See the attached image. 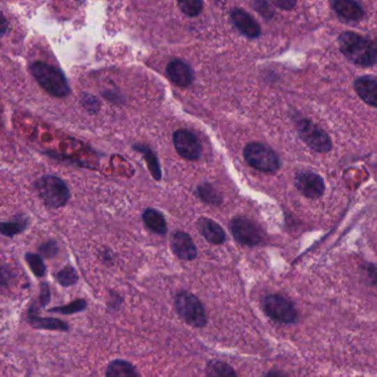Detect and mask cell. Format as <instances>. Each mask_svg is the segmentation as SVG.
Segmentation results:
<instances>
[{"label":"cell","instance_id":"obj_11","mask_svg":"<svg viewBox=\"0 0 377 377\" xmlns=\"http://www.w3.org/2000/svg\"><path fill=\"white\" fill-rule=\"evenodd\" d=\"M230 18L235 24V27L249 39H256L261 33L257 20L250 16L244 9L233 8L230 13Z\"/></svg>","mask_w":377,"mask_h":377},{"label":"cell","instance_id":"obj_32","mask_svg":"<svg viewBox=\"0 0 377 377\" xmlns=\"http://www.w3.org/2000/svg\"><path fill=\"white\" fill-rule=\"evenodd\" d=\"M50 289L47 284H41V293H40V307H46L49 302H50Z\"/></svg>","mask_w":377,"mask_h":377},{"label":"cell","instance_id":"obj_34","mask_svg":"<svg viewBox=\"0 0 377 377\" xmlns=\"http://www.w3.org/2000/svg\"><path fill=\"white\" fill-rule=\"evenodd\" d=\"M266 377H286V375L282 372H279V371H271V372L268 373L267 376Z\"/></svg>","mask_w":377,"mask_h":377},{"label":"cell","instance_id":"obj_8","mask_svg":"<svg viewBox=\"0 0 377 377\" xmlns=\"http://www.w3.org/2000/svg\"><path fill=\"white\" fill-rule=\"evenodd\" d=\"M263 309L268 316L282 323H292L297 318V310L289 299L272 295L266 298Z\"/></svg>","mask_w":377,"mask_h":377},{"label":"cell","instance_id":"obj_26","mask_svg":"<svg viewBox=\"0 0 377 377\" xmlns=\"http://www.w3.org/2000/svg\"><path fill=\"white\" fill-rule=\"evenodd\" d=\"M86 300L78 299L73 301V302L69 303V305H63V307H58V308L50 309L49 312L50 313H60V314H65V316H69V314H75V313L82 312L86 310Z\"/></svg>","mask_w":377,"mask_h":377},{"label":"cell","instance_id":"obj_7","mask_svg":"<svg viewBox=\"0 0 377 377\" xmlns=\"http://www.w3.org/2000/svg\"><path fill=\"white\" fill-rule=\"evenodd\" d=\"M230 230L237 243L254 247L263 244L265 235L259 226L246 217H236L229 224Z\"/></svg>","mask_w":377,"mask_h":377},{"label":"cell","instance_id":"obj_19","mask_svg":"<svg viewBox=\"0 0 377 377\" xmlns=\"http://www.w3.org/2000/svg\"><path fill=\"white\" fill-rule=\"evenodd\" d=\"M30 325L38 330H51V331L68 332L70 330L67 322L56 318H40L38 316H29Z\"/></svg>","mask_w":377,"mask_h":377},{"label":"cell","instance_id":"obj_30","mask_svg":"<svg viewBox=\"0 0 377 377\" xmlns=\"http://www.w3.org/2000/svg\"><path fill=\"white\" fill-rule=\"evenodd\" d=\"M363 272L369 284H372V286L377 284V265L367 263V265L364 267Z\"/></svg>","mask_w":377,"mask_h":377},{"label":"cell","instance_id":"obj_22","mask_svg":"<svg viewBox=\"0 0 377 377\" xmlns=\"http://www.w3.org/2000/svg\"><path fill=\"white\" fill-rule=\"evenodd\" d=\"M196 194L203 203H210V205H220L222 203V196L210 184H203L198 186Z\"/></svg>","mask_w":377,"mask_h":377},{"label":"cell","instance_id":"obj_2","mask_svg":"<svg viewBox=\"0 0 377 377\" xmlns=\"http://www.w3.org/2000/svg\"><path fill=\"white\" fill-rule=\"evenodd\" d=\"M30 71L39 86L51 95L65 98L71 92L65 75L54 66L48 65L46 62H33V65L30 66Z\"/></svg>","mask_w":377,"mask_h":377},{"label":"cell","instance_id":"obj_10","mask_svg":"<svg viewBox=\"0 0 377 377\" xmlns=\"http://www.w3.org/2000/svg\"><path fill=\"white\" fill-rule=\"evenodd\" d=\"M295 186L300 193L311 199L321 197L325 190L322 177L313 171H300L295 176Z\"/></svg>","mask_w":377,"mask_h":377},{"label":"cell","instance_id":"obj_16","mask_svg":"<svg viewBox=\"0 0 377 377\" xmlns=\"http://www.w3.org/2000/svg\"><path fill=\"white\" fill-rule=\"evenodd\" d=\"M356 93L367 105L377 107V80L372 77H361L354 82Z\"/></svg>","mask_w":377,"mask_h":377},{"label":"cell","instance_id":"obj_6","mask_svg":"<svg viewBox=\"0 0 377 377\" xmlns=\"http://www.w3.org/2000/svg\"><path fill=\"white\" fill-rule=\"evenodd\" d=\"M295 126L299 137L311 150L318 153H328L331 151V139L321 126L313 123L309 118H300L295 122Z\"/></svg>","mask_w":377,"mask_h":377},{"label":"cell","instance_id":"obj_21","mask_svg":"<svg viewBox=\"0 0 377 377\" xmlns=\"http://www.w3.org/2000/svg\"><path fill=\"white\" fill-rule=\"evenodd\" d=\"M207 377H238L236 374L235 369L230 367L229 364L220 360H213L208 362L206 367Z\"/></svg>","mask_w":377,"mask_h":377},{"label":"cell","instance_id":"obj_23","mask_svg":"<svg viewBox=\"0 0 377 377\" xmlns=\"http://www.w3.org/2000/svg\"><path fill=\"white\" fill-rule=\"evenodd\" d=\"M26 263L29 266L30 270L33 271V275L38 278H43L46 276L47 267L43 263L41 256L37 254H33V252H28L26 256Z\"/></svg>","mask_w":377,"mask_h":377},{"label":"cell","instance_id":"obj_13","mask_svg":"<svg viewBox=\"0 0 377 377\" xmlns=\"http://www.w3.org/2000/svg\"><path fill=\"white\" fill-rule=\"evenodd\" d=\"M166 71H167V75L171 82L175 83L180 88L190 86L195 78L192 68L186 62L180 59L171 60L166 68Z\"/></svg>","mask_w":377,"mask_h":377},{"label":"cell","instance_id":"obj_5","mask_svg":"<svg viewBox=\"0 0 377 377\" xmlns=\"http://www.w3.org/2000/svg\"><path fill=\"white\" fill-rule=\"evenodd\" d=\"M244 156L249 165L266 174H275L280 169V160L277 153L263 143L252 142L247 144Z\"/></svg>","mask_w":377,"mask_h":377},{"label":"cell","instance_id":"obj_17","mask_svg":"<svg viewBox=\"0 0 377 377\" xmlns=\"http://www.w3.org/2000/svg\"><path fill=\"white\" fill-rule=\"evenodd\" d=\"M143 222L145 226L157 235L164 236L167 233V224L162 213L156 209L148 208L143 214Z\"/></svg>","mask_w":377,"mask_h":377},{"label":"cell","instance_id":"obj_20","mask_svg":"<svg viewBox=\"0 0 377 377\" xmlns=\"http://www.w3.org/2000/svg\"><path fill=\"white\" fill-rule=\"evenodd\" d=\"M134 150L141 153L144 156L145 161L148 164V169H150L151 174L155 178L156 180H161L162 171L161 166L158 163L157 156L155 155V153L153 152L150 148L145 146V145H134Z\"/></svg>","mask_w":377,"mask_h":377},{"label":"cell","instance_id":"obj_12","mask_svg":"<svg viewBox=\"0 0 377 377\" xmlns=\"http://www.w3.org/2000/svg\"><path fill=\"white\" fill-rule=\"evenodd\" d=\"M171 247L177 257L182 260L195 259L197 257V248L194 244L193 239L184 231H176L173 233L171 239Z\"/></svg>","mask_w":377,"mask_h":377},{"label":"cell","instance_id":"obj_31","mask_svg":"<svg viewBox=\"0 0 377 377\" xmlns=\"http://www.w3.org/2000/svg\"><path fill=\"white\" fill-rule=\"evenodd\" d=\"M83 105L90 112H97L99 110V101L91 94H86V97L82 99Z\"/></svg>","mask_w":377,"mask_h":377},{"label":"cell","instance_id":"obj_3","mask_svg":"<svg viewBox=\"0 0 377 377\" xmlns=\"http://www.w3.org/2000/svg\"><path fill=\"white\" fill-rule=\"evenodd\" d=\"M175 309L180 318L192 327L201 329L207 325L205 307L195 295L188 291H180L175 297Z\"/></svg>","mask_w":377,"mask_h":377},{"label":"cell","instance_id":"obj_28","mask_svg":"<svg viewBox=\"0 0 377 377\" xmlns=\"http://www.w3.org/2000/svg\"><path fill=\"white\" fill-rule=\"evenodd\" d=\"M39 252H41L43 256L47 258H52L58 254L59 252V247L56 244V241L50 240L46 244H43V246L39 248Z\"/></svg>","mask_w":377,"mask_h":377},{"label":"cell","instance_id":"obj_27","mask_svg":"<svg viewBox=\"0 0 377 377\" xmlns=\"http://www.w3.org/2000/svg\"><path fill=\"white\" fill-rule=\"evenodd\" d=\"M177 6L186 16L197 17L203 11V3L199 0H185V1H178Z\"/></svg>","mask_w":377,"mask_h":377},{"label":"cell","instance_id":"obj_29","mask_svg":"<svg viewBox=\"0 0 377 377\" xmlns=\"http://www.w3.org/2000/svg\"><path fill=\"white\" fill-rule=\"evenodd\" d=\"M254 10L258 11L261 16L266 19H271V17L275 15L272 9H271L270 3L267 1H256L254 3Z\"/></svg>","mask_w":377,"mask_h":377},{"label":"cell","instance_id":"obj_18","mask_svg":"<svg viewBox=\"0 0 377 377\" xmlns=\"http://www.w3.org/2000/svg\"><path fill=\"white\" fill-rule=\"evenodd\" d=\"M105 377H139V374L130 362L114 360L107 365Z\"/></svg>","mask_w":377,"mask_h":377},{"label":"cell","instance_id":"obj_4","mask_svg":"<svg viewBox=\"0 0 377 377\" xmlns=\"http://www.w3.org/2000/svg\"><path fill=\"white\" fill-rule=\"evenodd\" d=\"M36 190L41 201L51 208L65 206L70 198V190L59 177L47 175L36 182Z\"/></svg>","mask_w":377,"mask_h":377},{"label":"cell","instance_id":"obj_9","mask_svg":"<svg viewBox=\"0 0 377 377\" xmlns=\"http://www.w3.org/2000/svg\"><path fill=\"white\" fill-rule=\"evenodd\" d=\"M175 150L187 161H197L201 156V144L188 130H178L173 135Z\"/></svg>","mask_w":377,"mask_h":377},{"label":"cell","instance_id":"obj_24","mask_svg":"<svg viewBox=\"0 0 377 377\" xmlns=\"http://www.w3.org/2000/svg\"><path fill=\"white\" fill-rule=\"evenodd\" d=\"M27 228V220L17 218L13 222H3L0 225L1 233L6 237H14V236L22 233Z\"/></svg>","mask_w":377,"mask_h":377},{"label":"cell","instance_id":"obj_25","mask_svg":"<svg viewBox=\"0 0 377 377\" xmlns=\"http://www.w3.org/2000/svg\"><path fill=\"white\" fill-rule=\"evenodd\" d=\"M56 279L59 282V284L67 288V286H73V284H77L79 280V276L75 268L71 267V266H67V267L61 269L59 272L56 273Z\"/></svg>","mask_w":377,"mask_h":377},{"label":"cell","instance_id":"obj_15","mask_svg":"<svg viewBox=\"0 0 377 377\" xmlns=\"http://www.w3.org/2000/svg\"><path fill=\"white\" fill-rule=\"evenodd\" d=\"M197 227L203 238L206 239L210 244L222 245L225 243V230L222 229V226L217 224L215 220L203 217L198 220Z\"/></svg>","mask_w":377,"mask_h":377},{"label":"cell","instance_id":"obj_14","mask_svg":"<svg viewBox=\"0 0 377 377\" xmlns=\"http://www.w3.org/2000/svg\"><path fill=\"white\" fill-rule=\"evenodd\" d=\"M331 5L335 14L346 22H361L365 16L362 6L352 0H335L332 1Z\"/></svg>","mask_w":377,"mask_h":377},{"label":"cell","instance_id":"obj_33","mask_svg":"<svg viewBox=\"0 0 377 377\" xmlns=\"http://www.w3.org/2000/svg\"><path fill=\"white\" fill-rule=\"evenodd\" d=\"M272 5L279 7V8L284 9V10H291L297 5V3L293 1V0H276V1H272Z\"/></svg>","mask_w":377,"mask_h":377},{"label":"cell","instance_id":"obj_1","mask_svg":"<svg viewBox=\"0 0 377 377\" xmlns=\"http://www.w3.org/2000/svg\"><path fill=\"white\" fill-rule=\"evenodd\" d=\"M339 43L341 52L354 65L364 68L377 65V38L345 31L339 37Z\"/></svg>","mask_w":377,"mask_h":377}]
</instances>
